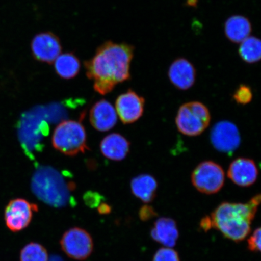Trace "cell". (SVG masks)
<instances>
[{
	"mask_svg": "<svg viewBox=\"0 0 261 261\" xmlns=\"http://www.w3.org/2000/svg\"><path fill=\"white\" fill-rule=\"evenodd\" d=\"M134 52L132 45L109 41L97 48L92 58L85 62L87 76L93 82L96 92L106 95L117 84L130 79Z\"/></svg>",
	"mask_w": 261,
	"mask_h": 261,
	"instance_id": "6da1fadb",
	"label": "cell"
},
{
	"mask_svg": "<svg viewBox=\"0 0 261 261\" xmlns=\"http://www.w3.org/2000/svg\"><path fill=\"white\" fill-rule=\"evenodd\" d=\"M74 188L73 182H67L63 175L50 166H41L34 173L31 181L32 191L36 197L55 208L73 203L71 191Z\"/></svg>",
	"mask_w": 261,
	"mask_h": 261,
	"instance_id": "3957f363",
	"label": "cell"
},
{
	"mask_svg": "<svg viewBox=\"0 0 261 261\" xmlns=\"http://www.w3.org/2000/svg\"><path fill=\"white\" fill-rule=\"evenodd\" d=\"M145 99L132 90L120 94L116 102L117 115L124 124L133 123L142 117Z\"/></svg>",
	"mask_w": 261,
	"mask_h": 261,
	"instance_id": "8fae6325",
	"label": "cell"
},
{
	"mask_svg": "<svg viewBox=\"0 0 261 261\" xmlns=\"http://www.w3.org/2000/svg\"><path fill=\"white\" fill-rule=\"evenodd\" d=\"M130 143L126 138L117 133L111 134L100 143L101 152L106 158L114 161H121L128 155Z\"/></svg>",
	"mask_w": 261,
	"mask_h": 261,
	"instance_id": "9a60e30c",
	"label": "cell"
},
{
	"mask_svg": "<svg viewBox=\"0 0 261 261\" xmlns=\"http://www.w3.org/2000/svg\"><path fill=\"white\" fill-rule=\"evenodd\" d=\"M112 211V207L107 203H102L98 206V212L100 214L106 215L110 214Z\"/></svg>",
	"mask_w": 261,
	"mask_h": 261,
	"instance_id": "83f0119b",
	"label": "cell"
},
{
	"mask_svg": "<svg viewBox=\"0 0 261 261\" xmlns=\"http://www.w3.org/2000/svg\"><path fill=\"white\" fill-rule=\"evenodd\" d=\"M139 217L143 221H148L158 215L154 208L148 205H143L139 211Z\"/></svg>",
	"mask_w": 261,
	"mask_h": 261,
	"instance_id": "484cf974",
	"label": "cell"
},
{
	"mask_svg": "<svg viewBox=\"0 0 261 261\" xmlns=\"http://www.w3.org/2000/svg\"><path fill=\"white\" fill-rule=\"evenodd\" d=\"M253 94L249 86L241 85L233 94L234 99L238 103L246 105L252 101Z\"/></svg>",
	"mask_w": 261,
	"mask_h": 261,
	"instance_id": "7402d4cb",
	"label": "cell"
},
{
	"mask_svg": "<svg viewBox=\"0 0 261 261\" xmlns=\"http://www.w3.org/2000/svg\"><path fill=\"white\" fill-rule=\"evenodd\" d=\"M191 181L194 187L201 193L216 194L224 184V171L217 163L205 161L199 164L192 172Z\"/></svg>",
	"mask_w": 261,
	"mask_h": 261,
	"instance_id": "8992f818",
	"label": "cell"
},
{
	"mask_svg": "<svg viewBox=\"0 0 261 261\" xmlns=\"http://www.w3.org/2000/svg\"><path fill=\"white\" fill-rule=\"evenodd\" d=\"M211 140L215 149L227 154L236 151L241 143L239 130L236 125L228 121H221L215 125L211 130Z\"/></svg>",
	"mask_w": 261,
	"mask_h": 261,
	"instance_id": "30bf717a",
	"label": "cell"
},
{
	"mask_svg": "<svg viewBox=\"0 0 261 261\" xmlns=\"http://www.w3.org/2000/svg\"><path fill=\"white\" fill-rule=\"evenodd\" d=\"M200 226L205 231H207L212 227L211 218L210 217H204L202 219L200 223Z\"/></svg>",
	"mask_w": 261,
	"mask_h": 261,
	"instance_id": "4316f807",
	"label": "cell"
},
{
	"mask_svg": "<svg viewBox=\"0 0 261 261\" xmlns=\"http://www.w3.org/2000/svg\"><path fill=\"white\" fill-rule=\"evenodd\" d=\"M252 32L249 19L242 15H233L224 24V32L228 40L233 43H241L249 37Z\"/></svg>",
	"mask_w": 261,
	"mask_h": 261,
	"instance_id": "e0dca14e",
	"label": "cell"
},
{
	"mask_svg": "<svg viewBox=\"0 0 261 261\" xmlns=\"http://www.w3.org/2000/svg\"><path fill=\"white\" fill-rule=\"evenodd\" d=\"M55 71L63 79L70 80L76 77L80 72L81 63L73 53H65L59 55L54 61Z\"/></svg>",
	"mask_w": 261,
	"mask_h": 261,
	"instance_id": "d6986e66",
	"label": "cell"
},
{
	"mask_svg": "<svg viewBox=\"0 0 261 261\" xmlns=\"http://www.w3.org/2000/svg\"><path fill=\"white\" fill-rule=\"evenodd\" d=\"M51 141L55 149L68 156L76 155L89 149L86 129L81 122L75 120H65L59 124Z\"/></svg>",
	"mask_w": 261,
	"mask_h": 261,
	"instance_id": "277c9868",
	"label": "cell"
},
{
	"mask_svg": "<svg viewBox=\"0 0 261 261\" xmlns=\"http://www.w3.org/2000/svg\"><path fill=\"white\" fill-rule=\"evenodd\" d=\"M260 228H257L254 231L248 240V248L253 252H259L260 251Z\"/></svg>",
	"mask_w": 261,
	"mask_h": 261,
	"instance_id": "d4e9b609",
	"label": "cell"
},
{
	"mask_svg": "<svg viewBox=\"0 0 261 261\" xmlns=\"http://www.w3.org/2000/svg\"><path fill=\"white\" fill-rule=\"evenodd\" d=\"M151 236L156 242L165 247H174L179 237L177 224L171 218H159L152 228Z\"/></svg>",
	"mask_w": 261,
	"mask_h": 261,
	"instance_id": "2e32d148",
	"label": "cell"
},
{
	"mask_svg": "<svg viewBox=\"0 0 261 261\" xmlns=\"http://www.w3.org/2000/svg\"><path fill=\"white\" fill-rule=\"evenodd\" d=\"M211 114L206 106L199 102L186 103L179 108L175 122L179 132L188 136L201 135L210 125Z\"/></svg>",
	"mask_w": 261,
	"mask_h": 261,
	"instance_id": "5b68a950",
	"label": "cell"
},
{
	"mask_svg": "<svg viewBox=\"0 0 261 261\" xmlns=\"http://www.w3.org/2000/svg\"><path fill=\"white\" fill-rule=\"evenodd\" d=\"M169 80L178 89L187 90L192 86L196 80V70L190 61L184 58L175 60L168 71Z\"/></svg>",
	"mask_w": 261,
	"mask_h": 261,
	"instance_id": "4fadbf2b",
	"label": "cell"
},
{
	"mask_svg": "<svg viewBox=\"0 0 261 261\" xmlns=\"http://www.w3.org/2000/svg\"><path fill=\"white\" fill-rule=\"evenodd\" d=\"M238 53L242 60L248 64H254L261 58V42L259 38L253 36L245 39L241 42Z\"/></svg>",
	"mask_w": 261,
	"mask_h": 261,
	"instance_id": "ffe728a7",
	"label": "cell"
},
{
	"mask_svg": "<svg viewBox=\"0 0 261 261\" xmlns=\"http://www.w3.org/2000/svg\"><path fill=\"white\" fill-rule=\"evenodd\" d=\"M130 188L135 197L145 203H149L155 197L158 182L151 175L142 174L132 179Z\"/></svg>",
	"mask_w": 261,
	"mask_h": 261,
	"instance_id": "ac0fdd59",
	"label": "cell"
},
{
	"mask_svg": "<svg viewBox=\"0 0 261 261\" xmlns=\"http://www.w3.org/2000/svg\"><path fill=\"white\" fill-rule=\"evenodd\" d=\"M152 261H180L178 254L171 248H162L156 252Z\"/></svg>",
	"mask_w": 261,
	"mask_h": 261,
	"instance_id": "603a6c76",
	"label": "cell"
},
{
	"mask_svg": "<svg viewBox=\"0 0 261 261\" xmlns=\"http://www.w3.org/2000/svg\"><path fill=\"white\" fill-rule=\"evenodd\" d=\"M103 200L102 195L92 191L87 192L84 195V201L88 207L96 208L102 203Z\"/></svg>",
	"mask_w": 261,
	"mask_h": 261,
	"instance_id": "cb8c5ba5",
	"label": "cell"
},
{
	"mask_svg": "<svg viewBox=\"0 0 261 261\" xmlns=\"http://www.w3.org/2000/svg\"><path fill=\"white\" fill-rule=\"evenodd\" d=\"M260 195L247 203H223L212 214V227L234 242H240L250 232L251 223L260 203Z\"/></svg>",
	"mask_w": 261,
	"mask_h": 261,
	"instance_id": "7a4b0ae2",
	"label": "cell"
},
{
	"mask_svg": "<svg viewBox=\"0 0 261 261\" xmlns=\"http://www.w3.org/2000/svg\"><path fill=\"white\" fill-rule=\"evenodd\" d=\"M227 174L234 184L241 187H248L256 181L258 169L253 160L238 158L231 163Z\"/></svg>",
	"mask_w": 261,
	"mask_h": 261,
	"instance_id": "7c38bea8",
	"label": "cell"
},
{
	"mask_svg": "<svg viewBox=\"0 0 261 261\" xmlns=\"http://www.w3.org/2000/svg\"><path fill=\"white\" fill-rule=\"evenodd\" d=\"M31 50L35 60L51 64L61 55L62 45L56 35L50 32H42L33 38Z\"/></svg>",
	"mask_w": 261,
	"mask_h": 261,
	"instance_id": "9c48e42d",
	"label": "cell"
},
{
	"mask_svg": "<svg viewBox=\"0 0 261 261\" xmlns=\"http://www.w3.org/2000/svg\"><path fill=\"white\" fill-rule=\"evenodd\" d=\"M61 249L70 258L83 260L93 251V241L86 230L79 227L71 228L65 232L60 241Z\"/></svg>",
	"mask_w": 261,
	"mask_h": 261,
	"instance_id": "52a82bcc",
	"label": "cell"
},
{
	"mask_svg": "<svg viewBox=\"0 0 261 261\" xmlns=\"http://www.w3.org/2000/svg\"><path fill=\"white\" fill-rule=\"evenodd\" d=\"M37 205L24 199H14L9 202L5 210L6 226L14 232L23 230L30 224L33 212L38 211Z\"/></svg>",
	"mask_w": 261,
	"mask_h": 261,
	"instance_id": "ba28073f",
	"label": "cell"
},
{
	"mask_svg": "<svg viewBox=\"0 0 261 261\" xmlns=\"http://www.w3.org/2000/svg\"><path fill=\"white\" fill-rule=\"evenodd\" d=\"M48 261H64V260L60 256L54 255L51 256L50 259H49Z\"/></svg>",
	"mask_w": 261,
	"mask_h": 261,
	"instance_id": "f1b7e54d",
	"label": "cell"
},
{
	"mask_svg": "<svg viewBox=\"0 0 261 261\" xmlns=\"http://www.w3.org/2000/svg\"><path fill=\"white\" fill-rule=\"evenodd\" d=\"M90 121L96 130L108 132L117 123L116 111L109 101L104 99L98 101L90 110Z\"/></svg>",
	"mask_w": 261,
	"mask_h": 261,
	"instance_id": "5bb4252c",
	"label": "cell"
},
{
	"mask_svg": "<svg viewBox=\"0 0 261 261\" xmlns=\"http://www.w3.org/2000/svg\"><path fill=\"white\" fill-rule=\"evenodd\" d=\"M48 256L46 249L41 244L31 243L22 249L20 261H48Z\"/></svg>",
	"mask_w": 261,
	"mask_h": 261,
	"instance_id": "44dd1931",
	"label": "cell"
}]
</instances>
